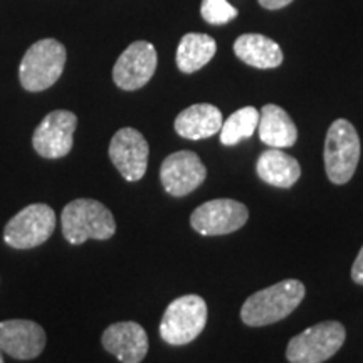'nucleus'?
Wrapping results in <instances>:
<instances>
[{"mask_svg": "<svg viewBox=\"0 0 363 363\" xmlns=\"http://www.w3.org/2000/svg\"><path fill=\"white\" fill-rule=\"evenodd\" d=\"M293 0H259V4L267 11H278V9H283L286 6H289Z\"/></svg>", "mask_w": 363, "mask_h": 363, "instance_id": "5701e85b", "label": "nucleus"}, {"mask_svg": "<svg viewBox=\"0 0 363 363\" xmlns=\"http://www.w3.org/2000/svg\"><path fill=\"white\" fill-rule=\"evenodd\" d=\"M157 49L147 40H136L121 52L115 67L113 81L118 88L135 91L143 88L153 78L157 69Z\"/></svg>", "mask_w": 363, "mask_h": 363, "instance_id": "1a4fd4ad", "label": "nucleus"}, {"mask_svg": "<svg viewBox=\"0 0 363 363\" xmlns=\"http://www.w3.org/2000/svg\"><path fill=\"white\" fill-rule=\"evenodd\" d=\"M347 331L338 321H321L291 338L286 348L289 363H323L343 347Z\"/></svg>", "mask_w": 363, "mask_h": 363, "instance_id": "423d86ee", "label": "nucleus"}, {"mask_svg": "<svg viewBox=\"0 0 363 363\" xmlns=\"http://www.w3.org/2000/svg\"><path fill=\"white\" fill-rule=\"evenodd\" d=\"M207 169L201 157L190 150L172 153L160 167V180L167 194L174 197H185L203 184Z\"/></svg>", "mask_w": 363, "mask_h": 363, "instance_id": "9d476101", "label": "nucleus"}, {"mask_svg": "<svg viewBox=\"0 0 363 363\" xmlns=\"http://www.w3.org/2000/svg\"><path fill=\"white\" fill-rule=\"evenodd\" d=\"M78 126V116L67 110L51 111L40 121L33 135L34 150L40 157L62 158L71 152L72 135Z\"/></svg>", "mask_w": 363, "mask_h": 363, "instance_id": "9b49d317", "label": "nucleus"}, {"mask_svg": "<svg viewBox=\"0 0 363 363\" xmlns=\"http://www.w3.org/2000/svg\"><path fill=\"white\" fill-rule=\"evenodd\" d=\"M56 229V214L45 203H33L22 208L7 222L4 240L13 249H33L44 244Z\"/></svg>", "mask_w": 363, "mask_h": 363, "instance_id": "0eeeda50", "label": "nucleus"}, {"mask_svg": "<svg viewBox=\"0 0 363 363\" xmlns=\"http://www.w3.org/2000/svg\"><path fill=\"white\" fill-rule=\"evenodd\" d=\"M45 347V331L30 320H7L0 323V352L19 360H33Z\"/></svg>", "mask_w": 363, "mask_h": 363, "instance_id": "ddd939ff", "label": "nucleus"}, {"mask_svg": "<svg viewBox=\"0 0 363 363\" xmlns=\"http://www.w3.org/2000/svg\"><path fill=\"white\" fill-rule=\"evenodd\" d=\"M61 224L65 239L74 246L88 239L106 240L116 233V222L110 208L93 199H78L67 203Z\"/></svg>", "mask_w": 363, "mask_h": 363, "instance_id": "f03ea898", "label": "nucleus"}, {"mask_svg": "<svg viewBox=\"0 0 363 363\" xmlns=\"http://www.w3.org/2000/svg\"><path fill=\"white\" fill-rule=\"evenodd\" d=\"M110 158L121 177L128 182H138L147 174L150 148L145 136L135 128L118 130L110 143Z\"/></svg>", "mask_w": 363, "mask_h": 363, "instance_id": "f8f14e48", "label": "nucleus"}, {"mask_svg": "<svg viewBox=\"0 0 363 363\" xmlns=\"http://www.w3.org/2000/svg\"><path fill=\"white\" fill-rule=\"evenodd\" d=\"M66 48L56 39H40L27 49L21 61L19 78L22 88L39 93L61 78L66 66Z\"/></svg>", "mask_w": 363, "mask_h": 363, "instance_id": "7ed1b4c3", "label": "nucleus"}, {"mask_svg": "<svg viewBox=\"0 0 363 363\" xmlns=\"http://www.w3.org/2000/svg\"><path fill=\"white\" fill-rule=\"evenodd\" d=\"M259 123V111L254 106H244L233 113L222 123L220 128V143L225 147H233L242 140L251 138Z\"/></svg>", "mask_w": 363, "mask_h": 363, "instance_id": "aec40b11", "label": "nucleus"}, {"mask_svg": "<svg viewBox=\"0 0 363 363\" xmlns=\"http://www.w3.org/2000/svg\"><path fill=\"white\" fill-rule=\"evenodd\" d=\"M222 113L214 104L199 103L185 108L175 118V131L182 138L202 140L211 138L222 128Z\"/></svg>", "mask_w": 363, "mask_h": 363, "instance_id": "2eb2a0df", "label": "nucleus"}, {"mask_svg": "<svg viewBox=\"0 0 363 363\" xmlns=\"http://www.w3.org/2000/svg\"><path fill=\"white\" fill-rule=\"evenodd\" d=\"M352 279L355 281L357 284L363 286V246L360 249V252H358L355 262H353V266H352Z\"/></svg>", "mask_w": 363, "mask_h": 363, "instance_id": "4be33fe9", "label": "nucleus"}, {"mask_svg": "<svg viewBox=\"0 0 363 363\" xmlns=\"http://www.w3.org/2000/svg\"><path fill=\"white\" fill-rule=\"evenodd\" d=\"M217 44L216 40L207 34L189 33L182 38L179 48H177V66L185 74L202 69L203 66L216 56Z\"/></svg>", "mask_w": 363, "mask_h": 363, "instance_id": "6ab92c4d", "label": "nucleus"}, {"mask_svg": "<svg viewBox=\"0 0 363 363\" xmlns=\"http://www.w3.org/2000/svg\"><path fill=\"white\" fill-rule=\"evenodd\" d=\"M207 323V303L199 294L174 299L162 316L160 337L165 343L180 347L194 342Z\"/></svg>", "mask_w": 363, "mask_h": 363, "instance_id": "39448f33", "label": "nucleus"}, {"mask_svg": "<svg viewBox=\"0 0 363 363\" xmlns=\"http://www.w3.org/2000/svg\"><path fill=\"white\" fill-rule=\"evenodd\" d=\"M104 350L121 363H142L148 353V335L135 321H121L108 326L103 333Z\"/></svg>", "mask_w": 363, "mask_h": 363, "instance_id": "4468645a", "label": "nucleus"}, {"mask_svg": "<svg viewBox=\"0 0 363 363\" xmlns=\"http://www.w3.org/2000/svg\"><path fill=\"white\" fill-rule=\"evenodd\" d=\"M256 172L262 182L278 189H291L301 177L299 162L281 148L262 152L257 158Z\"/></svg>", "mask_w": 363, "mask_h": 363, "instance_id": "dca6fc26", "label": "nucleus"}, {"mask_svg": "<svg viewBox=\"0 0 363 363\" xmlns=\"http://www.w3.org/2000/svg\"><path fill=\"white\" fill-rule=\"evenodd\" d=\"M305 284L298 279H284L249 296L240 308V320L247 326H266L284 320L305 298Z\"/></svg>", "mask_w": 363, "mask_h": 363, "instance_id": "f257e3e1", "label": "nucleus"}, {"mask_svg": "<svg viewBox=\"0 0 363 363\" xmlns=\"http://www.w3.org/2000/svg\"><path fill=\"white\" fill-rule=\"evenodd\" d=\"M202 19L211 26H224L238 17V9L230 6L227 0H202Z\"/></svg>", "mask_w": 363, "mask_h": 363, "instance_id": "412c9836", "label": "nucleus"}, {"mask_svg": "<svg viewBox=\"0 0 363 363\" xmlns=\"http://www.w3.org/2000/svg\"><path fill=\"white\" fill-rule=\"evenodd\" d=\"M0 363H4V357H2V353H0Z\"/></svg>", "mask_w": 363, "mask_h": 363, "instance_id": "b1692460", "label": "nucleus"}, {"mask_svg": "<svg viewBox=\"0 0 363 363\" xmlns=\"http://www.w3.org/2000/svg\"><path fill=\"white\" fill-rule=\"evenodd\" d=\"M234 52L240 61L257 69H274L283 62L279 44L262 34L239 35L234 43Z\"/></svg>", "mask_w": 363, "mask_h": 363, "instance_id": "a211bd4d", "label": "nucleus"}, {"mask_svg": "<svg viewBox=\"0 0 363 363\" xmlns=\"http://www.w3.org/2000/svg\"><path fill=\"white\" fill-rule=\"evenodd\" d=\"M259 138L269 148H289L296 143L298 128L278 104H266L259 113Z\"/></svg>", "mask_w": 363, "mask_h": 363, "instance_id": "f3484780", "label": "nucleus"}, {"mask_svg": "<svg viewBox=\"0 0 363 363\" xmlns=\"http://www.w3.org/2000/svg\"><path fill=\"white\" fill-rule=\"evenodd\" d=\"M325 170L328 179L337 185L350 182L360 160V138L348 120L333 121L325 138Z\"/></svg>", "mask_w": 363, "mask_h": 363, "instance_id": "20e7f679", "label": "nucleus"}, {"mask_svg": "<svg viewBox=\"0 0 363 363\" xmlns=\"http://www.w3.org/2000/svg\"><path fill=\"white\" fill-rule=\"evenodd\" d=\"M249 211L233 199H216L199 206L190 216V225L202 235H225L246 225Z\"/></svg>", "mask_w": 363, "mask_h": 363, "instance_id": "6e6552de", "label": "nucleus"}]
</instances>
